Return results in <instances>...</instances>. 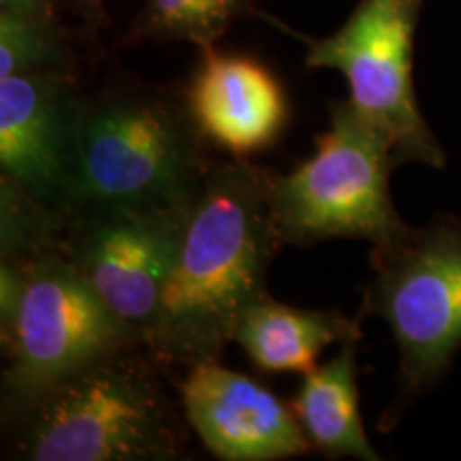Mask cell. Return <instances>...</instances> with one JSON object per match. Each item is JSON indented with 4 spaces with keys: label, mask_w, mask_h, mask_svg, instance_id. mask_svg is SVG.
<instances>
[{
    "label": "cell",
    "mask_w": 461,
    "mask_h": 461,
    "mask_svg": "<svg viewBox=\"0 0 461 461\" xmlns=\"http://www.w3.org/2000/svg\"><path fill=\"white\" fill-rule=\"evenodd\" d=\"M186 99L105 95L82 99L71 214L193 197L214 165Z\"/></svg>",
    "instance_id": "277c9868"
},
{
    "label": "cell",
    "mask_w": 461,
    "mask_h": 461,
    "mask_svg": "<svg viewBox=\"0 0 461 461\" xmlns=\"http://www.w3.org/2000/svg\"><path fill=\"white\" fill-rule=\"evenodd\" d=\"M374 280L363 310L389 325L402 389L420 393L461 348V221L436 216L389 248H372Z\"/></svg>",
    "instance_id": "8992f818"
},
{
    "label": "cell",
    "mask_w": 461,
    "mask_h": 461,
    "mask_svg": "<svg viewBox=\"0 0 461 461\" xmlns=\"http://www.w3.org/2000/svg\"><path fill=\"white\" fill-rule=\"evenodd\" d=\"M56 0H0V11L34 17H54Z\"/></svg>",
    "instance_id": "e0dca14e"
},
{
    "label": "cell",
    "mask_w": 461,
    "mask_h": 461,
    "mask_svg": "<svg viewBox=\"0 0 461 461\" xmlns=\"http://www.w3.org/2000/svg\"><path fill=\"white\" fill-rule=\"evenodd\" d=\"M86 3V9L90 11V14H96V11L101 9V0H84Z\"/></svg>",
    "instance_id": "ac0fdd59"
},
{
    "label": "cell",
    "mask_w": 461,
    "mask_h": 461,
    "mask_svg": "<svg viewBox=\"0 0 461 461\" xmlns=\"http://www.w3.org/2000/svg\"><path fill=\"white\" fill-rule=\"evenodd\" d=\"M82 96L62 73L0 79V169L58 214H71Z\"/></svg>",
    "instance_id": "9c48e42d"
},
{
    "label": "cell",
    "mask_w": 461,
    "mask_h": 461,
    "mask_svg": "<svg viewBox=\"0 0 461 461\" xmlns=\"http://www.w3.org/2000/svg\"><path fill=\"white\" fill-rule=\"evenodd\" d=\"M65 48L54 17L0 11V79L24 73H60Z\"/></svg>",
    "instance_id": "2e32d148"
},
{
    "label": "cell",
    "mask_w": 461,
    "mask_h": 461,
    "mask_svg": "<svg viewBox=\"0 0 461 461\" xmlns=\"http://www.w3.org/2000/svg\"><path fill=\"white\" fill-rule=\"evenodd\" d=\"M180 406L207 451L222 461H278L312 451L293 408L221 359L186 367Z\"/></svg>",
    "instance_id": "30bf717a"
},
{
    "label": "cell",
    "mask_w": 461,
    "mask_h": 461,
    "mask_svg": "<svg viewBox=\"0 0 461 461\" xmlns=\"http://www.w3.org/2000/svg\"><path fill=\"white\" fill-rule=\"evenodd\" d=\"M193 197L173 203L90 207L67 221L65 257L96 295L140 333L143 344L158 321Z\"/></svg>",
    "instance_id": "ba28073f"
},
{
    "label": "cell",
    "mask_w": 461,
    "mask_h": 461,
    "mask_svg": "<svg viewBox=\"0 0 461 461\" xmlns=\"http://www.w3.org/2000/svg\"><path fill=\"white\" fill-rule=\"evenodd\" d=\"M269 176L229 158L205 173L190 203L180 255L146 348L160 366L218 361L241 312L267 291L282 244L269 212Z\"/></svg>",
    "instance_id": "6da1fadb"
},
{
    "label": "cell",
    "mask_w": 461,
    "mask_h": 461,
    "mask_svg": "<svg viewBox=\"0 0 461 461\" xmlns=\"http://www.w3.org/2000/svg\"><path fill=\"white\" fill-rule=\"evenodd\" d=\"M359 316L339 310H308L276 302L265 293L241 312L233 330V342L241 346L258 370L272 374H308L322 350L361 338Z\"/></svg>",
    "instance_id": "7c38bea8"
},
{
    "label": "cell",
    "mask_w": 461,
    "mask_h": 461,
    "mask_svg": "<svg viewBox=\"0 0 461 461\" xmlns=\"http://www.w3.org/2000/svg\"><path fill=\"white\" fill-rule=\"evenodd\" d=\"M420 7L423 0H361L336 32L308 39L305 65L342 73L350 105L387 132L403 163L442 169L447 154L412 84Z\"/></svg>",
    "instance_id": "52a82bcc"
},
{
    "label": "cell",
    "mask_w": 461,
    "mask_h": 461,
    "mask_svg": "<svg viewBox=\"0 0 461 461\" xmlns=\"http://www.w3.org/2000/svg\"><path fill=\"white\" fill-rule=\"evenodd\" d=\"M252 0H148L132 28V39L188 41L212 48L235 17L250 11Z\"/></svg>",
    "instance_id": "5bb4252c"
},
{
    "label": "cell",
    "mask_w": 461,
    "mask_h": 461,
    "mask_svg": "<svg viewBox=\"0 0 461 461\" xmlns=\"http://www.w3.org/2000/svg\"><path fill=\"white\" fill-rule=\"evenodd\" d=\"M146 346L92 363L50 391L17 425L28 461H169L184 429Z\"/></svg>",
    "instance_id": "7a4b0ae2"
},
{
    "label": "cell",
    "mask_w": 461,
    "mask_h": 461,
    "mask_svg": "<svg viewBox=\"0 0 461 461\" xmlns=\"http://www.w3.org/2000/svg\"><path fill=\"white\" fill-rule=\"evenodd\" d=\"M314 146L293 171L269 176V212L282 246L363 240L389 248L411 235L414 227L391 197V173L403 160L387 132L348 99L333 101L330 126Z\"/></svg>",
    "instance_id": "3957f363"
},
{
    "label": "cell",
    "mask_w": 461,
    "mask_h": 461,
    "mask_svg": "<svg viewBox=\"0 0 461 461\" xmlns=\"http://www.w3.org/2000/svg\"><path fill=\"white\" fill-rule=\"evenodd\" d=\"M67 216L43 205L7 176H0V248L3 261L28 263L62 248Z\"/></svg>",
    "instance_id": "9a60e30c"
},
{
    "label": "cell",
    "mask_w": 461,
    "mask_h": 461,
    "mask_svg": "<svg viewBox=\"0 0 461 461\" xmlns=\"http://www.w3.org/2000/svg\"><path fill=\"white\" fill-rule=\"evenodd\" d=\"M203 140L248 160L272 148L288 124V99L278 77L250 56L205 48L186 95Z\"/></svg>",
    "instance_id": "8fae6325"
},
{
    "label": "cell",
    "mask_w": 461,
    "mask_h": 461,
    "mask_svg": "<svg viewBox=\"0 0 461 461\" xmlns=\"http://www.w3.org/2000/svg\"><path fill=\"white\" fill-rule=\"evenodd\" d=\"M361 338L342 342L339 355L303 374L291 408L310 445L330 459L378 461L363 428L357 389V346Z\"/></svg>",
    "instance_id": "4fadbf2b"
},
{
    "label": "cell",
    "mask_w": 461,
    "mask_h": 461,
    "mask_svg": "<svg viewBox=\"0 0 461 461\" xmlns=\"http://www.w3.org/2000/svg\"><path fill=\"white\" fill-rule=\"evenodd\" d=\"M24 267V291L3 348V420L17 428L26 414L73 374L143 338L113 312L62 252H43Z\"/></svg>",
    "instance_id": "5b68a950"
}]
</instances>
